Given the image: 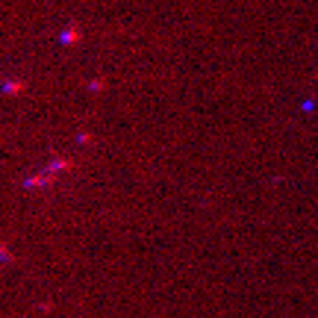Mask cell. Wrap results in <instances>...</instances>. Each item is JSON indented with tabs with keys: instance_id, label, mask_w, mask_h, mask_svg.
Masks as SVG:
<instances>
[{
	"instance_id": "cell-1",
	"label": "cell",
	"mask_w": 318,
	"mask_h": 318,
	"mask_svg": "<svg viewBox=\"0 0 318 318\" xmlns=\"http://www.w3.org/2000/svg\"><path fill=\"white\" fill-rule=\"evenodd\" d=\"M0 257H3V259H9V250H6L3 245H0Z\"/></svg>"
}]
</instances>
